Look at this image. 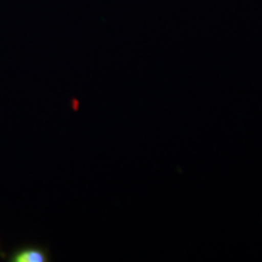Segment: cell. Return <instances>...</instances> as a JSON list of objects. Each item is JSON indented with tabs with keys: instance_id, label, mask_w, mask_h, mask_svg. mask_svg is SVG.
I'll list each match as a JSON object with an SVG mask.
<instances>
[{
	"instance_id": "obj_1",
	"label": "cell",
	"mask_w": 262,
	"mask_h": 262,
	"mask_svg": "<svg viewBox=\"0 0 262 262\" xmlns=\"http://www.w3.org/2000/svg\"><path fill=\"white\" fill-rule=\"evenodd\" d=\"M14 261L16 262H45L49 261V255L44 249L37 247H29L22 249L15 254Z\"/></svg>"
}]
</instances>
